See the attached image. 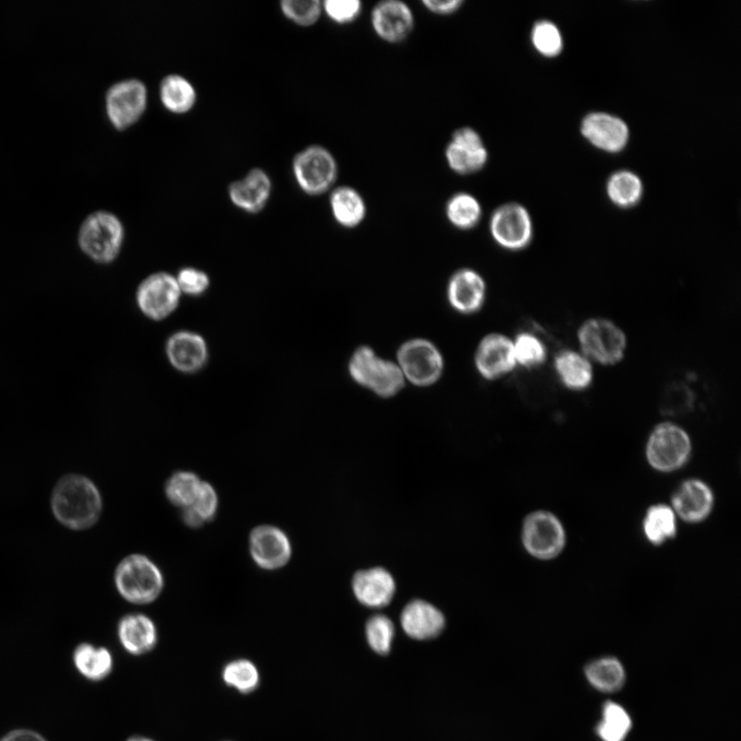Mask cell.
<instances>
[{
	"instance_id": "obj_40",
	"label": "cell",
	"mask_w": 741,
	"mask_h": 741,
	"mask_svg": "<svg viewBox=\"0 0 741 741\" xmlns=\"http://www.w3.org/2000/svg\"><path fill=\"white\" fill-rule=\"evenodd\" d=\"M282 14L300 26H311L321 18L323 3L320 0H284L280 3Z\"/></svg>"
},
{
	"instance_id": "obj_1",
	"label": "cell",
	"mask_w": 741,
	"mask_h": 741,
	"mask_svg": "<svg viewBox=\"0 0 741 741\" xmlns=\"http://www.w3.org/2000/svg\"><path fill=\"white\" fill-rule=\"evenodd\" d=\"M51 506L55 518L63 526L84 531L98 521L102 499L90 479L73 474L59 480L52 493Z\"/></svg>"
},
{
	"instance_id": "obj_33",
	"label": "cell",
	"mask_w": 741,
	"mask_h": 741,
	"mask_svg": "<svg viewBox=\"0 0 741 741\" xmlns=\"http://www.w3.org/2000/svg\"><path fill=\"white\" fill-rule=\"evenodd\" d=\"M365 639L370 650L378 656L390 655L396 639V625L384 614H374L365 623Z\"/></svg>"
},
{
	"instance_id": "obj_37",
	"label": "cell",
	"mask_w": 741,
	"mask_h": 741,
	"mask_svg": "<svg viewBox=\"0 0 741 741\" xmlns=\"http://www.w3.org/2000/svg\"><path fill=\"white\" fill-rule=\"evenodd\" d=\"M201 484L193 473H176L166 485L167 498L175 506L188 508L196 501Z\"/></svg>"
},
{
	"instance_id": "obj_5",
	"label": "cell",
	"mask_w": 741,
	"mask_h": 741,
	"mask_svg": "<svg viewBox=\"0 0 741 741\" xmlns=\"http://www.w3.org/2000/svg\"><path fill=\"white\" fill-rule=\"evenodd\" d=\"M692 442L690 436L675 423L665 422L651 433L646 456L649 465L656 471L672 473L682 469L690 460Z\"/></svg>"
},
{
	"instance_id": "obj_21",
	"label": "cell",
	"mask_w": 741,
	"mask_h": 741,
	"mask_svg": "<svg viewBox=\"0 0 741 741\" xmlns=\"http://www.w3.org/2000/svg\"><path fill=\"white\" fill-rule=\"evenodd\" d=\"M447 299L450 306L458 313H477L486 299V285L483 277L472 269L455 272L448 282Z\"/></svg>"
},
{
	"instance_id": "obj_22",
	"label": "cell",
	"mask_w": 741,
	"mask_h": 741,
	"mask_svg": "<svg viewBox=\"0 0 741 741\" xmlns=\"http://www.w3.org/2000/svg\"><path fill=\"white\" fill-rule=\"evenodd\" d=\"M272 192V182L267 172L254 168L243 179L232 183L228 189L231 202L244 213L256 215L267 205Z\"/></svg>"
},
{
	"instance_id": "obj_10",
	"label": "cell",
	"mask_w": 741,
	"mask_h": 741,
	"mask_svg": "<svg viewBox=\"0 0 741 741\" xmlns=\"http://www.w3.org/2000/svg\"><path fill=\"white\" fill-rule=\"evenodd\" d=\"M182 297L175 276L161 271L140 282L135 298L141 313L153 322H162L179 308Z\"/></svg>"
},
{
	"instance_id": "obj_28",
	"label": "cell",
	"mask_w": 741,
	"mask_h": 741,
	"mask_svg": "<svg viewBox=\"0 0 741 741\" xmlns=\"http://www.w3.org/2000/svg\"><path fill=\"white\" fill-rule=\"evenodd\" d=\"M160 98L163 107L175 115L189 113L197 100V94L190 81L180 75H169L160 85Z\"/></svg>"
},
{
	"instance_id": "obj_32",
	"label": "cell",
	"mask_w": 741,
	"mask_h": 741,
	"mask_svg": "<svg viewBox=\"0 0 741 741\" xmlns=\"http://www.w3.org/2000/svg\"><path fill=\"white\" fill-rule=\"evenodd\" d=\"M607 192L615 205L628 208L637 205L642 200L644 186L637 174L621 170L611 176Z\"/></svg>"
},
{
	"instance_id": "obj_20",
	"label": "cell",
	"mask_w": 741,
	"mask_h": 741,
	"mask_svg": "<svg viewBox=\"0 0 741 741\" xmlns=\"http://www.w3.org/2000/svg\"><path fill=\"white\" fill-rule=\"evenodd\" d=\"M251 553L265 570L284 567L290 560L292 546L284 532L273 526H260L251 535Z\"/></svg>"
},
{
	"instance_id": "obj_46",
	"label": "cell",
	"mask_w": 741,
	"mask_h": 741,
	"mask_svg": "<svg viewBox=\"0 0 741 741\" xmlns=\"http://www.w3.org/2000/svg\"><path fill=\"white\" fill-rule=\"evenodd\" d=\"M0 741H48L43 735L29 729H18L6 734Z\"/></svg>"
},
{
	"instance_id": "obj_4",
	"label": "cell",
	"mask_w": 741,
	"mask_h": 741,
	"mask_svg": "<svg viewBox=\"0 0 741 741\" xmlns=\"http://www.w3.org/2000/svg\"><path fill=\"white\" fill-rule=\"evenodd\" d=\"M115 581L123 598L136 605L154 602L164 585L163 576L156 564L141 555L125 558L119 564Z\"/></svg>"
},
{
	"instance_id": "obj_26",
	"label": "cell",
	"mask_w": 741,
	"mask_h": 741,
	"mask_svg": "<svg viewBox=\"0 0 741 741\" xmlns=\"http://www.w3.org/2000/svg\"><path fill=\"white\" fill-rule=\"evenodd\" d=\"M588 684L601 693L620 691L626 682V672L622 662L612 656H604L590 661L584 669Z\"/></svg>"
},
{
	"instance_id": "obj_44",
	"label": "cell",
	"mask_w": 741,
	"mask_h": 741,
	"mask_svg": "<svg viewBox=\"0 0 741 741\" xmlns=\"http://www.w3.org/2000/svg\"><path fill=\"white\" fill-rule=\"evenodd\" d=\"M452 143L471 150H482L486 148L481 134L472 127H461L456 129L451 136Z\"/></svg>"
},
{
	"instance_id": "obj_11",
	"label": "cell",
	"mask_w": 741,
	"mask_h": 741,
	"mask_svg": "<svg viewBox=\"0 0 741 741\" xmlns=\"http://www.w3.org/2000/svg\"><path fill=\"white\" fill-rule=\"evenodd\" d=\"M489 231L494 242L511 252L526 249L534 238L531 215L523 205L515 202L501 205L493 211Z\"/></svg>"
},
{
	"instance_id": "obj_24",
	"label": "cell",
	"mask_w": 741,
	"mask_h": 741,
	"mask_svg": "<svg viewBox=\"0 0 741 741\" xmlns=\"http://www.w3.org/2000/svg\"><path fill=\"white\" fill-rule=\"evenodd\" d=\"M555 372L561 383L575 392L587 390L593 382L590 361L573 350H562L554 360Z\"/></svg>"
},
{
	"instance_id": "obj_47",
	"label": "cell",
	"mask_w": 741,
	"mask_h": 741,
	"mask_svg": "<svg viewBox=\"0 0 741 741\" xmlns=\"http://www.w3.org/2000/svg\"><path fill=\"white\" fill-rule=\"evenodd\" d=\"M126 741H155V740H153V739H151L149 737H146V736H132L129 739H127Z\"/></svg>"
},
{
	"instance_id": "obj_41",
	"label": "cell",
	"mask_w": 741,
	"mask_h": 741,
	"mask_svg": "<svg viewBox=\"0 0 741 741\" xmlns=\"http://www.w3.org/2000/svg\"><path fill=\"white\" fill-rule=\"evenodd\" d=\"M175 278L178 281L182 294L190 297H201L210 287L208 274L194 267L181 269L178 275H175Z\"/></svg>"
},
{
	"instance_id": "obj_27",
	"label": "cell",
	"mask_w": 741,
	"mask_h": 741,
	"mask_svg": "<svg viewBox=\"0 0 741 741\" xmlns=\"http://www.w3.org/2000/svg\"><path fill=\"white\" fill-rule=\"evenodd\" d=\"M74 664L78 673L94 683L107 679L114 669V657L107 648L83 643L74 651Z\"/></svg>"
},
{
	"instance_id": "obj_17",
	"label": "cell",
	"mask_w": 741,
	"mask_h": 741,
	"mask_svg": "<svg viewBox=\"0 0 741 741\" xmlns=\"http://www.w3.org/2000/svg\"><path fill=\"white\" fill-rule=\"evenodd\" d=\"M475 365L486 380H498L511 373L517 366L513 341L501 334H490L480 342Z\"/></svg>"
},
{
	"instance_id": "obj_8",
	"label": "cell",
	"mask_w": 741,
	"mask_h": 741,
	"mask_svg": "<svg viewBox=\"0 0 741 741\" xmlns=\"http://www.w3.org/2000/svg\"><path fill=\"white\" fill-rule=\"evenodd\" d=\"M293 173L305 194L320 196L328 192L337 181L338 164L328 149L310 146L295 156Z\"/></svg>"
},
{
	"instance_id": "obj_43",
	"label": "cell",
	"mask_w": 741,
	"mask_h": 741,
	"mask_svg": "<svg viewBox=\"0 0 741 741\" xmlns=\"http://www.w3.org/2000/svg\"><path fill=\"white\" fill-rule=\"evenodd\" d=\"M218 503V496L213 486L202 482L196 501L188 509L205 522L215 517Z\"/></svg>"
},
{
	"instance_id": "obj_7",
	"label": "cell",
	"mask_w": 741,
	"mask_h": 741,
	"mask_svg": "<svg viewBox=\"0 0 741 741\" xmlns=\"http://www.w3.org/2000/svg\"><path fill=\"white\" fill-rule=\"evenodd\" d=\"M578 339L583 355L589 361L605 366L621 362L627 348L624 332L605 319L585 322L578 332Z\"/></svg>"
},
{
	"instance_id": "obj_35",
	"label": "cell",
	"mask_w": 741,
	"mask_h": 741,
	"mask_svg": "<svg viewBox=\"0 0 741 741\" xmlns=\"http://www.w3.org/2000/svg\"><path fill=\"white\" fill-rule=\"evenodd\" d=\"M448 167L456 174L471 175L485 168L489 159L487 148L471 150L449 141L445 149Z\"/></svg>"
},
{
	"instance_id": "obj_30",
	"label": "cell",
	"mask_w": 741,
	"mask_h": 741,
	"mask_svg": "<svg viewBox=\"0 0 741 741\" xmlns=\"http://www.w3.org/2000/svg\"><path fill=\"white\" fill-rule=\"evenodd\" d=\"M445 215L457 230L470 231L476 228L483 215L479 200L470 193H456L446 203Z\"/></svg>"
},
{
	"instance_id": "obj_39",
	"label": "cell",
	"mask_w": 741,
	"mask_h": 741,
	"mask_svg": "<svg viewBox=\"0 0 741 741\" xmlns=\"http://www.w3.org/2000/svg\"><path fill=\"white\" fill-rule=\"evenodd\" d=\"M531 40L534 48L545 57H556L563 49V39L559 28L548 20L535 23L531 32Z\"/></svg>"
},
{
	"instance_id": "obj_25",
	"label": "cell",
	"mask_w": 741,
	"mask_h": 741,
	"mask_svg": "<svg viewBox=\"0 0 741 741\" xmlns=\"http://www.w3.org/2000/svg\"><path fill=\"white\" fill-rule=\"evenodd\" d=\"M330 205L335 221L345 229L359 227L367 216L365 199L355 188L343 186L335 189Z\"/></svg>"
},
{
	"instance_id": "obj_45",
	"label": "cell",
	"mask_w": 741,
	"mask_h": 741,
	"mask_svg": "<svg viewBox=\"0 0 741 741\" xmlns=\"http://www.w3.org/2000/svg\"><path fill=\"white\" fill-rule=\"evenodd\" d=\"M465 2L464 0H447V2H441V0H423L422 6L429 12L438 16H450L460 11Z\"/></svg>"
},
{
	"instance_id": "obj_38",
	"label": "cell",
	"mask_w": 741,
	"mask_h": 741,
	"mask_svg": "<svg viewBox=\"0 0 741 741\" xmlns=\"http://www.w3.org/2000/svg\"><path fill=\"white\" fill-rule=\"evenodd\" d=\"M516 364L526 369L543 365L547 359L545 344L531 333H520L513 341Z\"/></svg>"
},
{
	"instance_id": "obj_2",
	"label": "cell",
	"mask_w": 741,
	"mask_h": 741,
	"mask_svg": "<svg viewBox=\"0 0 741 741\" xmlns=\"http://www.w3.org/2000/svg\"><path fill=\"white\" fill-rule=\"evenodd\" d=\"M348 372L352 380L380 398L396 397L405 386V377L397 363L381 359L368 346L352 355Z\"/></svg>"
},
{
	"instance_id": "obj_36",
	"label": "cell",
	"mask_w": 741,
	"mask_h": 741,
	"mask_svg": "<svg viewBox=\"0 0 741 741\" xmlns=\"http://www.w3.org/2000/svg\"><path fill=\"white\" fill-rule=\"evenodd\" d=\"M695 405V395L687 384H668L659 399L660 412L668 417H680L690 413Z\"/></svg>"
},
{
	"instance_id": "obj_13",
	"label": "cell",
	"mask_w": 741,
	"mask_h": 741,
	"mask_svg": "<svg viewBox=\"0 0 741 741\" xmlns=\"http://www.w3.org/2000/svg\"><path fill=\"white\" fill-rule=\"evenodd\" d=\"M356 601L366 609L382 610L390 606L398 590L394 575L382 567L363 569L351 579Z\"/></svg>"
},
{
	"instance_id": "obj_9",
	"label": "cell",
	"mask_w": 741,
	"mask_h": 741,
	"mask_svg": "<svg viewBox=\"0 0 741 741\" xmlns=\"http://www.w3.org/2000/svg\"><path fill=\"white\" fill-rule=\"evenodd\" d=\"M397 364L405 380L417 387L434 385L444 372L441 351L434 343L422 338L411 339L401 345Z\"/></svg>"
},
{
	"instance_id": "obj_19",
	"label": "cell",
	"mask_w": 741,
	"mask_h": 741,
	"mask_svg": "<svg viewBox=\"0 0 741 741\" xmlns=\"http://www.w3.org/2000/svg\"><path fill=\"white\" fill-rule=\"evenodd\" d=\"M581 132L598 149L618 153L629 139L627 124L620 118L607 113H592L586 116Z\"/></svg>"
},
{
	"instance_id": "obj_42",
	"label": "cell",
	"mask_w": 741,
	"mask_h": 741,
	"mask_svg": "<svg viewBox=\"0 0 741 741\" xmlns=\"http://www.w3.org/2000/svg\"><path fill=\"white\" fill-rule=\"evenodd\" d=\"M363 10L360 0H326L323 12L335 23L345 25L356 21Z\"/></svg>"
},
{
	"instance_id": "obj_31",
	"label": "cell",
	"mask_w": 741,
	"mask_h": 741,
	"mask_svg": "<svg viewBox=\"0 0 741 741\" xmlns=\"http://www.w3.org/2000/svg\"><path fill=\"white\" fill-rule=\"evenodd\" d=\"M632 726L627 710L617 702L608 701L603 705L601 720L597 723L595 732L602 741H625Z\"/></svg>"
},
{
	"instance_id": "obj_12",
	"label": "cell",
	"mask_w": 741,
	"mask_h": 741,
	"mask_svg": "<svg viewBox=\"0 0 741 741\" xmlns=\"http://www.w3.org/2000/svg\"><path fill=\"white\" fill-rule=\"evenodd\" d=\"M107 112L111 123L124 130L139 121L148 105V90L139 80H125L113 85L107 93Z\"/></svg>"
},
{
	"instance_id": "obj_18",
	"label": "cell",
	"mask_w": 741,
	"mask_h": 741,
	"mask_svg": "<svg viewBox=\"0 0 741 741\" xmlns=\"http://www.w3.org/2000/svg\"><path fill=\"white\" fill-rule=\"evenodd\" d=\"M673 510L687 523L696 524L707 520L715 507L712 488L699 479L683 482L673 496Z\"/></svg>"
},
{
	"instance_id": "obj_34",
	"label": "cell",
	"mask_w": 741,
	"mask_h": 741,
	"mask_svg": "<svg viewBox=\"0 0 741 741\" xmlns=\"http://www.w3.org/2000/svg\"><path fill=\"white\" fill-rule=\"evenodd\" d=\"M222 678L224 683L242 694L255 692L261 683L258 666L249 659H235L225 665Z\"/></svg>"
},
{
	"instance_id": "obj_15",
	"label": "cell",
	"mask_w": 741,
	"mask_h": 741,
	"mask_svg": "<svg viewBox=\"0 0 741 741\" xmlns=\"http://www.w3.org/2000/svg\"><path fill=\"white\" fill-rule=\"evenodd\" d=\"M371 24L377 37L388 44H400L411 35L415 18L402 0H384L371 13Z\"/></svg>"
},
{
	"instance_id": "obj_23",
	"label": "cell",
	"mask_w": 741,
	"mask_h": 741,
	"mask_svg": "<svg viewBox=\"0 0 741 741\" xmlns=\"http://www.w3.org/2000/svg\"><path fill=\"white\" fill-rule=\"evenodd\" d=\"M118 638L124 650L133 656L152 652L158 644V630L148 616H125L118 625Z\"/></svg>"
},
{
	"instance_id": "obj_14",
	"label": "cell",
	"mask_w": 741,
	"mask_h": 741,
	"mask_svg": "<svg viewBox=\"0 0 741 741\" xmlns=\"http://www.w3.org/2000/svg\"><path fill=\"white\" fill-rule=\"evenodd\" d=\"M400 626L416 642H429L441 637L447 626L445 614L422 598L411 599L400 614Z\"/></svg>"
},
{
	"instance_id": "obj_16",
	"label": "cell",
	"mask_w": 741,
	"mask_h": 741,
	"mask_svg": "<svg viewBox=\"0 0 741 741\" xmlns=\"http://www.w3.org/2000/svg\"><path fill=\"white\" fill-rule=\"evenodd\" d=\"M165 354L174 370L190 375L203 370L209 359L204 337L187 330L175 332L167 339Z\"/></svg>"
},
{
	"instance_id": "obj_6",
	"label": "cell",
	"mask_w": 741,
	"mask_h": 741,
	"mask_svg": "<svg viewBox=\"0 0 741 741\" xmlns=\"http://www.w3.org/2000/svg\"><path fill=\"white\" fill-rule=\"evenodd\" d=\"M521 543L538 560L558 557L567 545V533L559 518L549 511L528 514L521 527Z\"/></svg>"
},
{
	"instance_id": "obj_29",
	"label": "cell",
	"mask_w": 741,
	"mask_h": 741,
	"mask_svg": "<svg viewBox=\"0 0 741 741\" xmlns=\"http://www.w3.org/2000/svg\"><path fill=\"white\" fill-rule=\"evenodd\" d=\"M644 535L655 546H661L676 538L677 515L672 507L658 504L650 507L643 521Z\"/></svg>"
},
{
	"instance_id": "obj_3",
	"label": "cell",
	"mask_w": 741,
	"mask_h": 741,
	"mask_svg": "<svg viewBox=\"0 0 741 741\" xmlns=\"http://www.w3.org/2000/svg\"><path fill=\"white\" fill-rule=\"evenodd\" d=\"M124 238L122 222L108 211H98L89 216L79 233L81 250L100 264H109L118 258Z\"/></svg>"
}]
</instances>
